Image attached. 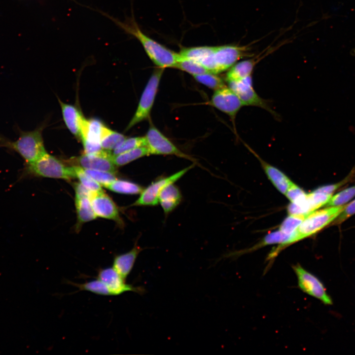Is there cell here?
<instances>
[{
	"label": "cell",
	"instance_id": "cell-17",
	"mask_svg": "<svg viewBox=\"0 0 355 355\" xmlns=\"http://www.w3.org/2000/svg\"><path fill=\"white\" fill-rule=\"evenodd\" d=\"M244 143L259 160L268 178L280 192L285 194L291 181L279 169L263 161L248 145Z\"/></svg>",
	"mask_w": 355,
	"mask_h": 355
},
{
	"label": "cell",
	"instance_id": "cell-24",
	"mask_svg": "<svg viewBox=\"0 0 355 355\" xmlns=\"http://www.w3.org/2000/svg\"><path fill=\"white\" fill-rule=\"evenodd\" d=\"M113 192L125 194L141 193L143 188L134 182L122 179H115L106 187Z\"/></svg>",
	"mask_w": 355,
	"mask_h": 355
},
{
	"label": "cell",
	"instance_id": "cell-4",
	"mask_svg": "<svg viewBox=\"0 0 355 355\" xmlns=\"http://www.w3.org/2000/svg\"><path fill=\"white\" fill-rule=\"evenodd\" d=\"M346 205L328 206L307 215L294 233L293 243L313 235L333 222L343 211Z\"/></svg>",
	"mask_w": 355,
	"mask_h": 355
},
{
	"label": "cell",
	"instance_id": "cell-21",
	"mask_svg": "<svg viewBox=\"0 0 355 355\" xmlns=\"http://www.w3.org/2000/svg\"><path fill=\"white\" fill-rule=\"evenodd\" d=\"M90 198L88 196H75L77 228L82 224L93 220L97 217L93 209Z\"/></svg>",
	"mask_w": 355,
	"mask_h": 355
},
{
	"label": "cell",
	"instance_id": "cell-35",
	"mask_svg": "<svg viewBox=\"0 0 355 355\" xmlns=\"http://www.w3.org/2000/svg\"><path fill=\"white\" fill-rule=\"evenodd\" d=\"M353 178L352 174L349 175L347 177L345 178L342 181L337 182L335 184L327 185L325 186H322L319 187L315 191L322 192L326 194H332L336 190L338 189L340 187L342 186L343 185L347 183L349 181Z\"/></svg>",
	"mask_w": 355,
	"mask_h": 355
},
{
	"label": "cell",
	"instance_id": "cell-18",
	"mask_svg": "<svg viewBox=\"0 0 355 355\" xmlns=\"http://www.w3.org/2000/svg\"><path fill=\"white\" fill-rule=\"evenodd\" d=\"M58 101L67 127L77 139L80 140V124L83 116L73 106L64 103L60 99Z\"/></svg>",
	"mask_w": 355,
	"mask_h": 355
},
{
	"label": "cell",
	"instance_id": "cell-28",
	"mask_svg": "<svg viewBox=\"0 0 355 355\" xmlns=\"http://www.w3.org/2000/svg\"><path fill=\"white\" fill-rule=\"evenodd\" d=\"M73 166L76 178H78L83 186L92 192L103 191L101 185L87 175L83 169L76 166Z\"/></svg>",
	"mask_w": 355,
	"mask_h": 355
},
{
	"label": "cell",
	"instance_id": "cell-34",
	"mask_svg": "<svg viewBox=\"0 0 355 355\" xmlns=\"http://www.w3.org/2000/svg\"><path fill=\"white\" fill-rule=\"evenodd\" d=\"M355 214V199L346 205L343 211L333 221V225H339Z\"/></svg>",
	"mask_w": 355,
	"mask_h": 355
},
{
	"label": "cell",
	"instance_id": "cell-13",
	"mask_svg": "<svg viewBox=\"0 0 355 355\" xmlns=\"http://www.w3.org/2000/svg\"><path fill=\"white\" fill-rule=\"evenodd\" d=\"M97 278L106 285L111 295H120L127 291L142 294L144 291L142 287L126 284L125 280L113 267L100 269Z\"/></svg>",
	"mask_w": 355,
	"mask_h": 355
},
{
	"label": "cell",
	"instance_id": "cell-15",
	"mask_svg": "<svg viewBox=\"0 0 355 355\" xmlns=\"http://www.w3.org/2000/svg\"><path fill=\"white\" fill-rule=\"evenodd\" d=\"M93 209L97 216L121 222L118 207L103 191L93 192L90 197Z\"/></svg>",
	"mask_w": 355,
	"mask_h": 355
},
{
	"label": "cell",
	"instance_id": "cell-5",
	"mask_svg": "<svg viewBox=\"0 0 355 355\" xmlns=\"http://www.w3.org/2000/svg\"><path fill=\"white\" fill-rule=\"evenodd\" d=\"M164 68L154 70L142 94L137 109L127 125L126 131L148 118L154 104Z\"/></svg>",
	"mask_w": 355,
	"mask_h": 355
},
{
	"label": "cell",
	"instance_id": "cell-14",
	"mask_svg": "<svg viewBox=\"0 0 355 355\" xmlns=\"http://www.w3.org/2000/svg\"><path fill=\"white\" fill-rule=\"evenodd\" d=\"M178 54L180 58L194 61L202 65L210 72L217 74L214 57V46L183 48Z\"/></svg>",
	"mask_w": 355,
	"mask_h": 355
},
{
	"label": "cell",
	"instance_id": "cell-29",
	"mask_svg": "<svg viewBox=\"0 0 355 355\" xmlns=\"http://www.w3.org/2000/svg\"><path fill=\"white\" fill-rule=\"evenodd\" d=\"M175 68L185 71L193 76L210 72L199 64L192 60L180 57H179Z\"/></svg>",
	"mask_w": 355,
	"mask_h": 355
},
{
	"label": "cell",
	"instance_id": "cell-20",
	"mask_svg": "<svg viewBox=\"0 0 355 355\" xmlns=\"http://www.w3.org/2000/svg\"><path fill=\"white\" fill-rule=\"evenodd\" d=\"M181 196L178 188L170 184L165 187L159 195V202L165 213L174 209L181 201Z\"/></svg>",
	"mask_w": 355,
	"mask_h": 355
},
{
	"label": "cell",
	"instance_id": "cell-19",
	"mask_svg": "<svg viewBox=\"0 0 355 355\" xmlns=\"http://www.w3.org/2000/svg\"><path fill=\"white\" fill-rule=\"evenodd\" d=\"M142 250V248L135 245L128 252L117 255L114 258L113 267L125 280L131 272L138 254Z\"/></svg>",
	"mask_w": 355,
	"mask_h": 355
},
{
	"label": "cell",
	"instance_id": "cell-31",
	"mask_svg": "<svg viewBox=\"0 0 355 355\" xmlns=\"http://www.w3.org/2000/svg\"><path fill=\"white\" fill-rule=\"evenodd\" d=\"M306 216V215L304 214H290L283 221L279 230L286 234L292 235Z\"/></svg>",
	"mask_w": 355,
	"mask_h": 355
},
{
	"label": "cell",
	"instance_id": "cell-7",
	"mask_svg": "<svg viewBox=\"0 0 355 355\" xmlns=\"http://www.w3.org/2000/svg\"><path fill=\"white\" fill-rule=\"evenodd\" d=\"M227 83L228 87L238 96L244 106L259 107L277 116V115L271 108L268 102L261 98L255 91L251 75L239 80Z\"/></svg>",
	"mask_w": 355,
	"mask_h": 355
},
{
	"label": "cell",
	"instance_id": "cell-22",
	"mask_svg": "<svg viewBox=\"0 0 355 355\" xmlns=\"http://www.w3.org/2000/svg\"><path fill=\"white\" fill-rule=\"evenodd\" d=\"M127 137L124 135L113 131L103 124L101 131V145L106 151H112Z\"/></svg>",
	"mask_w": 355,
	"mask_h": 355
},
{
	"label": "cell",
	"instance_id": "cell-11",
	"mask_svg": "<svg viewBox=\"0 0 355 355\" xmlns=\"http://www.w3.org/2000/svg\"><path fill=\"white\" fill-rule=\"evenodd\" d=\"M70 162L83 169L100 170L114 174L117 171L111 153L103 149L94 154L84 153L71 159Z\"/></svg>",
	"mask_w": 355,
	"mask_h": 355
},
{
	"label": "cell",
	"instance_id": "cell-23",
	"mask_svg": "<svg viewBox=\"0 0 355 355\" xmlns=\"http://www.w3.org/2000/svg\"><path fill=\"white\" fill-rule=\"evenodd\" d=\"M148 155H149L148 149L146 146H143L112 155V159L114 165L120 167Z\"/></svg>",
	"mask_w": 355,
	"mask_h": 355
},
{
	"label": "cell",
	"instance_id": "cell-30",
	"mask_svg": "<svg viewBox=\"0 0 355 355\" xmlns=\"http://www.w3.org/2000/svg\"><path fill=\"white\" fill-rule=\"evenodd\" d=\"M355 196V185L332 195L331 197L326 204V206H337L346 205Z\"/></svg>",
	"mask_w": 355,
	"mask_h": 355
},
{
	"label": "cell",
	"instance_id": "cell-33",
	"mask_svg": "<svg viewBox=\"0 0 355 355\" xmlns=\"http://www.w3.org/2000/svg\"><path fill=\"white\" fill-rule=\"evenodd\" d=\"M285 195L291 203L299 204L304 200L307 194L291 181Z\"/></svg>",
	"mask_w": 355,
	"mask_h": 355
},
{
	"label": "cell",
	"instance_id": "cell-10",
	"mask_svg": "<svg viewBox=\"0 0 355 355\" xmlns=\"http://www.w3.org/2000/svg\"><path fill=\"white\" fill-rule=\"evenodd\" d=\"M193 165L186 167L170 176L162 178L152 182L143 189L139 198L133 204V206H155L159 202V195L162 190L169 184L174 183L179 179Z\"/></svg>",
	"mask_w": 355,
	"mask_h": 355
},
{
	"label": "cell",
	"instance_id": "cell-16",
	"mask_svg": "<svg viewBox=\"0 0 355 355\" xmlns=\"http://www.w3.org/2000/svg\"><path fill=\"white\" fill-rule=\"evenodd\" d=\"M273 50H269L263 56L258 55L256 57L252 59H246L239 62H237L231 67L226 74V81H234L241 80L248 76L251 75L253 69L256 64L268 53H270Z\"/></svg>",
	"mask_w": 355,
	"mask_h": 355
},
{
	"label": "cell",
	"instance_id": "cell-25",
	"mask_svg": "<svg viewBox=\"0 0 355 355\" xmlns=\"http://www.w3.org/2000/svg\"><path fill=\"white\" fill-rule=\"evenodd\" d=\"M70 283L78 287L80 290H86L99 295H111L106 285L98 279L83 284H76L72 282Z\"/></svg>",
	"mask_w": 355,
	"mask_h": 355
},
{
	"label": "cell",
	"instance_id": "cell-27",
	"mask_svg": "<svg viewBox=\"0 0 355 355\" xmlns=\"http://www.w3.org/2000/svg\"><path fill=\"white\" fill-rule=\"evenodd\" d=\"M216 74L207 72L193 76L195 79L200 83L214 90L226 86L223 80Z\"/></svg>",
	"mask_w": 355,
	"mask_h": 355
},
{
	"label": "cell",
	"instance_id": "cell-12",
	"mask_svg": "<svg viewBox=\"0 0 355 355\" xmlns=\"http://www.w3.org/2000/svg\"><path fill=\"white\" fill-rule=\"evenodd\" d=\"M103 125L99 120L82 118L80 124V140H82L84 153L91 154L103 149L101 145V131Z\"/></svg>",
	"mask_w": 355,
	"mask_h": 355
},
{
	"label": "cell",
	"instance_id": "cell-3",
	"mask_svg": "<svg viewBox=\"0 0 355 355\" xmlns=\"http://www.w3.org/2000/svg\"><path fill=\"white\" fill-rule=\"evenodd\" d=\"M19 179L29 177H44L71 180L76 178L74 167L67 166L59 159L46 153L36 160L25 163Z\"/></svg>",
	"mask_w": 355,
	"mask_h": 355
},
{
	"label": "cell",
	"instance_id": "cell-6",
	"mask_svg": "<svg viewBox=\"0 0 355 355\" xmlns=\"http://www.w3.org/2000/svg\"><path fill=\"white\" fill-rule=\"evenodd\" d=\"M292 268L297 276L298 286L304 292L320 300L325 305L332 304V300L327 293L323 284L316 276L299 264L292 266Z\"/></svg>",
	"mask_w": 355,
	"mask_h": 355
},
{
	"label": "cell",
	"instance_id": "cell-9",
	"mask_svg": "<svg viewBox=\"0 0 355 355\" xmlns=\"http://www.w3.org/2000/svg\"><path fill=\"white\" fill-rule=\"evenodd\" d=\"M210 104L229 116L236 133V117L244 106L238 96L229 87L225 86L215 90Z\"/></svg>",
	"mask_w": 355,
	"mask_h": 355
},
{
	"label": "cell",
	"instance_id": "cell-32",
	"mask_svg": "<svg viewBox=\"0 0 355 355\" xmlns=\"http://www.w3.org/2000/svg\"><path fill=\"white\" fill-rule=\"evenodd\" d=\"M84 170L91 178L105 187L117 179L114 173L91 169H84Z\"/></svg>",
	"mask_w": 355,
	"mask_h": 355
},
{
	"label": "cell",
	"instance_id": "cell-26",
	"mask_svg": "<svg viewBox=\"0 0 355 355\" xmlns=\"http://www.w3.org/2000/svg\"><path fill=\"white\" fill-rule=\"evenodd\" d=\"M143 146H146L145 136L126 138L111 153L112 155H115Z\"/></svg>",
	"mask_w": 355,
	"mask_h": 355
},
{
	"label": "cell",
	"instance_id": "cell-8",
	"mask_svg": "<svg viewBox=\"0 0 355 355\" xmlns=\"http://www.w3.org/2000/svg\"><path fill=\"white\" fill-rule=\"evenodd\" d=\"M145 138L146 146L148 149L149 154L174 155L191 159L188 155L180 150L153 125L150 126Z\"/></svg>",
	"mask_w": 355,
	"mask_h": 355
},
{
	"label": "cell",
	"instance_id": "cell-2",
	"mask_svg": "<svg viewBox=\"0 0 355 355\" xmlns=\"http://www.w3.org/2000/svg\"><path fill=\"white\" fill-rule=\"evenodd\" d=\"M43 126L34 130L25 131L16 127L18 138L12 141L0 134V148L19 154L25 163H30L36 160L47 153L45 150L42 136Z\"/></svg>",
	"mask_w": 355,
	"mask_h": 355
},
{
	"label": "cell",
	"instance_id": "cell-1",
	"mask_svg": "<svg viewBox=\"0 0 355 355\" xmlns=\"http://www.w3.org/2000/svg\"><path fill=\"white\" fill-rule=\"evenodd\" d=\"M107 16L126 33L137 38L142 44L147 55L159 68H175L179 59L178 53L174 52L144 34L139 28L133 16L121 22L104 12Z\"/></svg>",
	"mask_w": 355,
	"mask_h": 355
}]
</instances>
